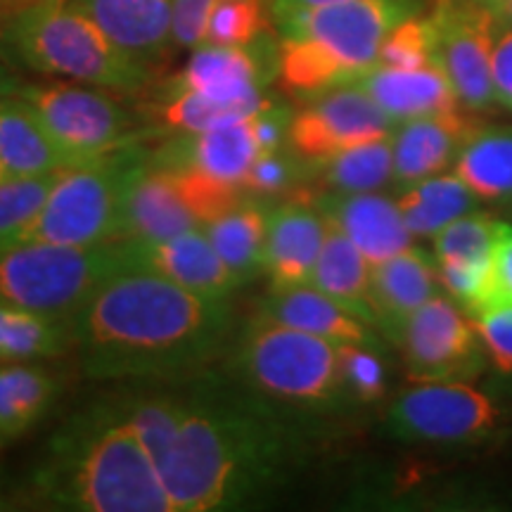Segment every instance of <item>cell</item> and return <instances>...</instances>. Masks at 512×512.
Wrapping results in <instances>:
<instances>
[{
	"instance_id": "603a6c76",
	"label": "cell",
	"mask_w": 512,
	"mask_h": 512,
	"mask_svg": "<svg viewBox=\"0 0 512 512\" xmlns=\"http://www.w3.org/2000/svg\"><path fill=\"white\" fill-rule=\"evenodd\" d=\"M259 311L294 330L311 332V335L332 339L337 344L380 347L373 325L344 309L342 304H337L335 299H330L313 285L268 290Z\"/></svg>"
},
{
	"instance_id": "d4e9b609",
	"label": "cell",
	"mask_w": 512,
	"mask_h": 512,
	"mask_svg": "<svg viewBox=\"0 0 512 512\" xmlns=\"http://www.w3.org/2000/svg\"><path fill=\"white\" fill-rule=\"evenodd\" d=\"M0 162L12 181L53 176L76 166L19 95L0 98Z\"/></svg>"
},
{
	"instance_id": "836d02e7",
	"label": "cell",
	"mask_w": 512,
	"mask_h": 512,
	"mask_svg": "<svg viewBox=\"0 0 512 512\" xmlns=\"http://www.w3.org/2000/svg\"><path fill=\"white\" fill-rule=\"evenodd\" d=\"M512 235L510 223L484 214H465L434 235V259L439 264L491 266L498 249Z\"/></svg>"
},
{
	"instance_id": "5b68a950",
	"label": "cell",
	"mask_w": 512,
	"mask_h": 512,
	"mask_svg": "<svg viewBox=\"0 0 512 512\" xmlns=\"http://www.w3.org/2000/svg\"><path fill=\"white\" fill-rule=\"evenodd\" d=\"M233 370L259 399L290 408H330L349 399L342 344L294 330L256 311L233 349Z\"/></svg>"
},
{
	"instance_id": "74e56055",
	"label": "cell",
	"mask_w": 512,
	"mask_h": 512,
	"mask_svg": "<svg viewBox=\"0 0 512 512\" xmlns=\"http://www.w3.org/2000/svg\"><path fill=\"white\" fill-rule=\"evenodd\" d=\"M380 67L422 69L434 64V29L427 12L403 19L382 41Z\"/></svg>"
},
{
	"instance_id": "7bdbcfd3",
	"label": "cell",
	"mask_w": 512,
	"mask_h": 512,
	"mask_svg": "<svg viewBox=\"0 0 512 512\" xmlns=\"http://www.w3.org/2000/svg\"><path fill=\"white\" fill-rule=\"evenodd\" d=\"M221 0H176L174 3V46L195 50L207 41L209 19Z\"/></svg>"
},
{
	"instance_id": "681fc988",
	"label": "cell",
	"mask_w": 512,
	"mask_h": 512,
	"mask_svg": "<svg viewBox=\"0 0 512 512\" xmlns=\"http://www.w3.org/2000/svg\"><path fill=\"white\" fill-rule=\"evenodd\" d=\"M496 12L503 24H512V0H501V3L496 5Z\"/></svg>"
},
{
	"instance_id": "d6986e66",
	"label": "cell",
	"mask_w": 512,
	"mask_h": 512,
	"mask_svg": "<svg viewBox=\"0 0 512 512\" xmlns=\"http://www.w3.org/2000/svg\"><path fill=\"white\" fill-rule=\"evenodd\" d=\"M482 126L475 112L456 110L432 117L401 121L394 128V181L401 188L425 181L444 171L463 150L472 133Z\"/></svg>"
},
{
	"instance_id": "8d00e7d4",
	"label": "cell",
	"mask_w": 512,
	"mask_h": 512,
	"mask_svg": "<svg viewBox=\"0 0 512 512\" xmlns=\"http://www.w3.org/2000/svg\"><path fill=\"white\" fill-rule=\"evenodd\" d=\"M266 0H221L209 19L207 41L211 46H247L271 29Z\"/></svg>"
},
{
	"instance_id": "816d5d0a",
	"label": "cell",
	"mask_w": 512,
	"mask_h": 512,
	"mask_svg": "<svg viewBox=\"0 0 512 512\" xmlns=\"http://www.w3.org/2000/svg\"><path fill=\"white\" fill-rule=\"evenodd\" d=\"M8 181H12V178L8 176V171H5L3 162H0V183H8Z\"/></svg>"
},
{
	"instance_id": "4fadbf2b",
	"label": "cell",
	"mask_w": 512,
	"mask_h": 512,
	"mask_svg": "<svg viewBox=\"0 0 512 512\" xmlns=\"http://www.w3.org/2000/svg\"><path fill=\"white\" fill-rule=\"evenodd\" d=\"M394 344L415 382H467L484 366L475 320L441 294L411 313Z\"/></svg>"
},
{
	"instance_id": "ee69618b",
	"label": "cell",
	"mask_w": 512,
	"mask_h": 512,
	"mask_svg": "<svg viewBox=\"0 0 512 512\" xmlns=\"http://www.w3.org/2000/svg\"><path fill=\"white\" fill-rule=\"evenodd\" d=\"M292 110L287 105H280L268 98L261 110L252 114V128L256 145H259V155L264 152H278L287 145V131H290Z\"/></svg>"
},
{
	"instance_id": "f6af8a7d",
	"label": "cell",
	"mask_w": 512,
	"mask_h": 512,
	"mask_svg": "<svg viewBox=\"0 0 512 512\" xmlns=\"http://www.w3.org/2000/svg\"><path fill=\"white\" fill-rule=\"evenodd\" d=\"M491 81L496 102L512 112V27L498 29L491 53Z\"/></svg>"
},
{
	"instance_id": "f907efd6",
	"label": "cell",
	"mask_w": 512,
	"mask_h": 512,
	"mask_svg": "<svg viewBox=\"0 0 512 512\" xmlns=\"http://www.w3.org/2000/svg\"><path fill=\"white\" fill-rule=\"evenodd\" d=\"M24 3H29V0H0V17H3L5 12L15 10V8H19V5H24Z\"/></svg>"
},
{
	"instance_id": "e575fe53",
	"label": "cell",
	"mask_w": 512,
	"mask_h": 512,
	"mask_svg": "<svg viewBox=\"0 0 512 512\" xmlns=\"http://www.w3.org/2000/svg\"><path fill=\"white\" fill-rule=\"evenodd\" d=\"M128 425L138 432L155 465L174 441L185 413L183 392H136L112 399Z\"/></svg>"
},
{
	"instance_id": "4dcf8cb0",
	"label": "cell",
	"mask_w": 512,
	"mask_h": 512,
	"mask_svg": "<svg viewBox=\"0 0 512 512\" xmlns=\"http://www.w3.org/2000/svg\"><path fill=\"white\" fill-rule=\"evenodd\" d=\"M278 83L292 98L309 102L332 88L354 83V76L311 38L280 36Z\"/></svg>"
},
{
	"instance_id": "f1b7e54d",
	"label": "cell",
	"mask_w": 512,
	"mask_h": 512,
	"mask_svg": "<svg viewBox=\"0 0 512 512\" xmlns=\"http://www.w3.org/2000/svg\"><path fill=\"white\" fill-rule=\"evenodd\" d=\"M74 349L72 320L0 302V363L50 361Z\"/></svg>"
},
{
	"instance_id": "b9f144b4",
	"label": "cell",
	"mask_w": 512,
	"mask_h": 512,
	"mask_svg": "<svg viewBox=\"0 0 512 512\" xmlns=\"http://www.w3.org/2000/svg\"><path fill=\"white\" fill-rule=\"evenodd\" d=\"M475 328L486 356L498 373H512V302H496L475 316Z\"/></svg>"
},
{
	"instance_id": "7c38bea8",
	"label": "cell",
	"mask_w": 512,
	"mask_h": 512,
	"mask_svg": "<svg viewBox=\"0 0 512 512\" xmlns=\"http://www.w3.org/2000/svg\"><path fill=\"white\" fill-rule=\"evenodd\" d=\"M394 128V119L358 83H347L292 114L285 147L311 174L339 152L392 136Z\"/></svg>"
},
{
	"instance_id": "2e32d148",
	"label": "cell",
	"mask_w": 512,
	"mask_h": 512,
	"mask_svg": "<svg viewBox=\"0 0 512 512\" xmlns=\"http://www.w3.org/2000/svg\"><path fill=\"white\" fill-rule=\"evenodd\" d=\"M119 50L152 69L174 46L176 0H67Z\"/></svg>"
},
{
	"instance_id": "e0dca14e",
	"label": "cell",
	"mask_w": 512,
	"mask_h": 512,
	"mask_svg": "<svg viewBox=\"0 0 512 512\" xmlns=\"http://www.w3.org/2000/svg\"><path fill=\"white\" fill-rule=\"evenodd\" d=\"M328 235V219L316 202L285 200L271 207L264 275L271 290L311 285L313 268Z\"/></svg>"
},
{
	"instance_id": "8992f818",
	"label": "cell",
	"mask_w": 512,
	"mask_h": 512,
	"mask_svg": "<svg viewBox=\"0 0 512 512\" xmlns=\"http://www.w3.org/2000/svg\"><path fill=\"white\" fill-rule=\"evenodd\" d=\"M147 157L150 150L136 140L110 155L62 171L36 214L19 228L10 247L27 245V242H55V245L117 242L121 200L128 178Z\"/></svg>"
},
{
	"instance_id": "cb8c5ba5",
	"label": "cell",
	"mask_w": 512,
	"mask_h": 512,
	"mask_svg": "<svg viewBox=\"0 0 512 512\" xmlns=\"http://www.w3.org/2000/svg\"><path fill=\"white\" fill-rule=\"evenodd\" d=\"M356 83L394 119V124L463 110L451 81L437 64L422 69H392L375 64Z\"/></svg>"
},
{
	"instance_id": "ab89813d",
	"label": "cell",
	"mask_w": 512,
	"mask_h": 512,
	"mask_svg": "<svg viewBox=\"0 0 512 512\" xmlns=\"http://www.w3.org/2000/svg\"><path fill=\"white\" fill-rule=\"evenodd\" d=\"M306 176H311L309 169L283 147V150L264 152L254 159L245 178V192L249 197L273 202L283 195H290Z\"/></svg>"
},
{
	"instance_id": "83f0119b",
	"label": "cell",
	"mask_w": 512,
	"mask_h": 512,
	"mask_svg": "<svg viewBox=\"0 0 512 512\" xmlns=\"http://www.w3.org/2000/svg\"><path fill=\"white\" fill-rule=\"evenodd\" d=\"M273 202L259 197H245L240 204L207 223L204 233L211 240L216 252L238 280V285L252 283L259 273H264V252L268 235V214Z\"/></svg>"
},
{
	"instance_id": "30bf717a",
	"label": "cell",
	"mask_w": 512,
	"mask_h": 512,
	"mask_svg": "<svg viewBox=\"0 0 512 512\" xmlns=\"http://www.w3.org/2000/svg\"><path fill=\"white\" fill-rule=\"evenodd\" d=\"M425 12L434 29V64L451 81L460 105L489 110L496 102L491 53L503 27L498 12L486 0H430Z\"/></svg>"
},
{
	"instance_id": "484cf974",
	"label": "cell",
	"mask_w": 512,
	"mask_h": 512,
	"mask_svg": "<svg viewBox=\"0 0 512 512\" xmlns=\"http://www.w3.org/2000/svg\"><path fill=\"white\" fill-rule=\"evenodd\" d=\"M62 392V377L41 361L0 363V441H15L34 430Z\"/></svg>"
},
{
	"instance_id": "7dc6e473",
	"label": "cell",
	"mask_w": 512,
	"mask_h": 512,
	"mask_svg": "<svg viewBox=\"0 0 512 512\" xmlns=\"http://www.w3.org/2000/svg\"><path fill=\"white\" fill-rule=\"evenodd\" d=\"M271 17H280L285 12L294 10H306V8H318V5H330V3H342V0H266Z\"/></svg>"
},
{
	"instance_id": "7a4b0ae2",
	"label": "cell",
	"mask_w": 512,
	"mask_h": 512,
	"mask_svg": "<svg viewBox=\"0 0 512 512\" xmlns=\"http://www.w3.org/2000/svg\"><path fill=\"white\" fill-rule=\"evenodd\" d=\"M290 437L264 399L240 387L197 382L157 470L174 512L238 508L278 482Z\"/></svg>"
},
{
	"instance_id": "7402d4cb",
	"label": "cell",
	"mask_w": 512,
	"mask_h": 512,
	"mask_svg": "<svg viewBox=\"0 0 512 512\" xmlns=\"http://www.w3.org/2000/svg\"><path fill=\"white\" fill-rule=\"evenodd\" d=\"M439 283L437 259L413 245L375 264L370 280L375 328L394 342L411 313L437 294Z\"/></svg>"
},
{
	"instance_id": "1f68e13d",
	"label": "cell",
	"mask_w": 512,
	"mask_h": 512,
	"mask_svg": "<svg viewBox=\"0 0 512 512\" xmlns=\"http://www.w3.org/2000/svg\"><path fill=\"white\" fill-rule=\"evenodd\" d=\"M477 197L458 176H432L401 195L399 209L413 238H434L441 228L475 209Z\"/></svg>"
},
{
	"instance_id": "d590c367",
	"label": "cell",
	"mask_w": 512,
	"mask_h": 512,
	"mask_svg": "<svg viewBox=\"0 0 512 512\" xmlns=\"http://www.w3.org/2000/svg\"><path fill=\"white\" fill-rule=\"evenodd\" d=\"M159 166V164H157ZM171 174L176 190L181 192L183 202L200 221V226L216 221L247 197V192L238 183L221 181V178L197 169V166H162Z\"/></svg>"
},
{
	"instance_id": "d6a6232c",
	"label": "cell",
	"mask_w": 512,
	"mask_h": 512,
	"mask_svg": "<svg viewBox=\"0 0 512 512\" xmlns=\"http://www.w3.org/2000/svg\"><path fill=\"white\" fill-rule=\"evenodd\" d=\"M311 176L328 192H375L394 178V140L392 136L370 140L351 147L337 157L316 166Z\"/></svg>"
},
{
	"instance_id": "bcb514c9",
	"label": "cell",
	"mask_w": 512,
	"mask_h": 512,
	"mask_svg": "<svg viewBox=\"0 0 512 512\" xmlns=\"http://www.w3.org/2000/svg\"><path fill=\"white\" fill-rule=\"evenodd\" d=\"M496 302H512V235L503 242L496 254L494 264V294H491V304ZM484 306V309H486Z\"/></svg>"
},
{
	"instance_id": "f5cc1de1",
	"label": "cell",
	"mask_w": 512,
	"mask_h": 512,
	"mask_svg": "<svg viewBox=\"0 0 512 512\" xmlns=\"http://www.w3.org/2000/svg\"><path fill=\"white\" fill-rule=\"evenodd\" d=\"M486 3H489V5H491V8H494V10H496V5H498V3H501V0H486Z\"/></svg>"
},
{
	"instance_id": "db71d44e",
	"label": "cell",
	"mask_w": 512,
	"mask_h": 512,
	"mask_svg": "<svg viewBox=\"0 0 512 512\" xmlns=\"http://www.w3.org/2000/svg\"><path fill=\"white\" fill-rule=\"evenodd\" d=\"M0 27H3V17H0Z\"/></svg>"
},
{
	"instance_id": "277c9868",
	"label": "cell",
	"mask_w": 512,
	"mask_h": 512,
	"mask_svg": "<svg viewBox=\"0 0 512 512\" xmlns=\"http://www.w3.org/2000/svg\"><path fill=\"white\" fill-rule=\"evenodd\" d=\"M0 60L124 95L145 93L155 79L67 0H29L5 12Z\"/></svg>"
},
{
	"instance_id": "f546056e",
	"label": "cell",
	"mask_w": 512,
	"mask_h": 512,
	"mask_svg": "<svg viewBox=\"0 0 512 512\" xmlns=\"http://www.w3.org/2000/svg\"><path fill=\"white\" fill-rule=\"evenodd\" d=\"M456 176L477 200L512 197V126H479L458 152Z\"/></svg>"
},
{
	"instance_id": "52a82bcc",
	"label": "cell",
	"mask_w": 512,
	"mask_h": 512,
	"mask_svg": "<svg viewBox=\"0 0 512 512\" xmlns=\"http://www.w3.org/2000/svg\"><path fill=\"white\" fill-rule=\"evenodd\" d=\"M124 268L121 242L15 245L0 252V302L72 320L91 294Z\"/></svg>"
},
{
	"instance_id": "60d3db41",
	"label": "cell",
	"mask_w": 512,
	"mask_h": 512,
	"mask_svg": "<svg viewBox=\"0 0 512 512\" xmlns=\"http://www.w3.org/2000/svg\"><path fill=\"white\" fill-rule=\"evenodd\" d=\"M342 370L351 399L373 403L387 392V370L375 347L342 344Z\"/></svg>"
},
{
	"instance_id": "4316f807",
	"label": "cell",
	"mask_w": 512,
	"mask_h": 512,
	"mask_svg": "<svg viewBox=\"0 0 512 512\" xmlns=\"http://www.w3.org/2000/svg\"><path fill=\"white\" fill-rule=\"evenodd\" d=\"M370 280H373V264L366 254L347 238L344 230L328 221V235L313 268L311 285L375 328Z\"/></svg>"
},
{
	"instance_id": "9c48e42d",
	"label": "cell",
	"mask_w": 512,
	"mask_h": 512,
	"mask_svg": "<svg viewBox=\"0 0 512 512\" xmlns=\"http://www.w3.org/2000/svg\"><path fill=\"white\" fill-rule=\"evenodd\" d=\"M430 0H342L275 17L280 36L316 41L354 76V83L377 64L382 41L403 19L420 15Z\"/></svg>"
},
{
	"instance_id": "11a10c76",
	"label": "cell",
	"mask_w": 512,
	"mask_h": 512,
	"mask_svg": "<svg viewBox=\"0 0 512 512\" xmlns=\"http://www.w3.org/2000/svg\"><path fill=\"white\" fill-rule=\"evenodd\" d=\"M0 446H3V441H0Z\"/></svg>"
},
{
	"instance_id": "ba28073f",
	"label": "cell",
	"mask_w": 512,
	"mask_h": 512,
	"mask_svg": "<svg viewBox=\"0 0 512 512\" xmlns=\"http://www.w3.org/2000/svg\"><path fill=\"white\" fill-rule=\"evenodd\" d=\"M17 95L29 102L76 166L143 138L136 133V117L105 88L86 83H22Z\"/></svg>"
},
{
	"instance_id": "9a60e30c",
	"label": "cell",
	"mask_w": 512,
	"mask_h": 512,
	"mask_svg": "<svg viewBox=\"0 0 512 512\" xmlns=\"http://www.w3.org/2000/svg\"><path fill=\"white\" fill-rule=\"evenodd\" d=\"M121 252H124L126 268L162 275L171 283L202 294V297L230 299L235 290H240L238 280L223 264L204 228L188 230V233L166 240H124Z\"/></svg>"
},
{
	"instance_id": "ffe728a7",
	"label": "cell",
	"mask_w": 512,
	"mask_h": 512,
	"mask_svg": "<svg viewBox=\"0 0 512 512\" xmlns=\"http://www.w3.org/2000/svg\"><path fill=\"white\" fill-rule=\"evenodd\" d=\"M316 207L347 233L373 266L413 245V233L403 221L399 202L377 192H325Z\"/></svg>"
},
{
	"instance_id": "c3c4849f",
	"label": "cell",
	"mask_w": 512,
	"mask_h": 512,
	"mask_svg": "<svg viewBox=\"0 0 512 512\" xmlns=\"http://www.w3.org/2000/svg\"><path fill=\"white\" fill-rule=\"evenodd\" d=\"M19 88H22V79L12 72L8 62L0 60V98H8V95H17Z\"/></svg>"
},
{
	"instance_id": "8fae6325",
	"label": "cell",
	"mask_w": 512,
	"mask_h": 512,
	"mask_svg": "<svg viewBox=\"0 0 512 512\" xmlns=\"http://www.w3.org/2000/svg\"><path fill=\"white\" fill-rule=\"evenodd\" d=\"M498 418L496 403L463 380L415 382L389 406L387 427L408 444L465 446L489 439Z\"/></svg>"
},
{
	"instance_id": "6da1fadb",
	"label": "cell",
	"mask_w": 512,
	"mask_h": 512,
	"mask_svg": "<svg viewBox=\"0 0 512 512\" xmlns=\"http://www.w3.org/2000/svg\"><path fill=\"white\" fill-rule=\"evenodd\" d=\"M230 330V299L202 297L138 268L107 278L72 318L74 351L93 380L200 370L228 347Z\"/></svg>"
},
{
	"instance_id": "f35d334b",
	"label": "cell",
	"mask_w": 512,
	"mask_h": 512,
	"mask_svg": "<svg viewBox=\"0 0 512 512\" xmlns=\"http://www.w3.org/2000/svg\"><path fill=\"white\" fill-rule=\"evenodd\" d=\"M60 174L0 183V252L12 245L19 228L36 214Z\"/></svg>"
},
{
	"instance_id": "5bb4252c",
	"label": "cell",
	"mask_w": 512,
	"mask_h": 512,
	"mask_svg": "<svg viewBox=\"0 0 512 512\" xmlns=\"http://www.w3.org/2000/svg\"><path fill=\"white\" fill-rule=\"evenodd\" d=\"M278 62L280 34L266 29L247 46L204 43L195 48L188 67L174 81L214 100L256 112L268 102L266 88L278 81Z\"/></svg>"
},
{
	"instance_id": "44dd1931",
	"label": "cell",
	"mask_w": 512,
	"mask_h": 512,
	"mask_svg": "<svg viewBox=\"0 0 512 512\" xmlns=\"http://www.w3.org/2000/svg\"><path fill=\"white\" fill-rule=\"evenodd\" d=\"M259 157L252 117L226 121L200 133H171V138L150 159L159 166H197L221 181L238 183L245 188V178Z\"/></svg>"
},
{
	"instance_id": "3957f363",
	"label": "cell",
	"mask_w": 512,
	"mask_h": 512,
	"mask_svg": "<svg viewBox=\"0 0 512 512\" xmlns=\"http://www.w3.org/2000/svg\"><path fill=\"white\" fill-rule=\"evenodd\" d=\"M31 489L57 510L174 512L155 460L112 399L74 413L50 437Z\"/></svg>"
},
{
	"instance_id": "ac0fdd59",
	"label": "cell",
	"mask_w": 512,
	"mask_h": 512,
	"mask_svg": "<svg viewBox=\"0 0 512 512\" xmlns=\"http://www.w3.org/2000/svg\"><path fill=\"white\" fill-rule=\"evenodd\" d=\"M195 228H202L200 221L183 202L169 171L147 157L128 178L117 242L166 240Z\"/></svg>"
}]
</instances>
